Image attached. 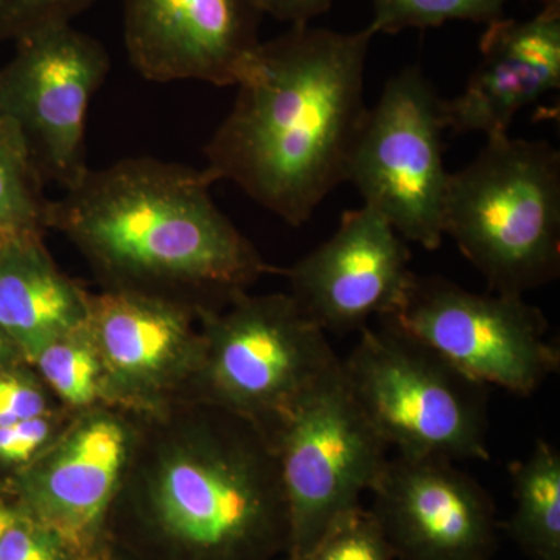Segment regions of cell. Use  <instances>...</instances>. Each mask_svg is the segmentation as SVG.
Wrapping results in <instances>:
<instances>
[{"instance_id": "obj_13", "label": "cell", "mask_w": 560, "mask_h": 560, "mask_svg": "<svg viewBox=\"0 0 560 560\" xmlns=\"http://www.w3.org/2000/svg\"><path fill=\"white\" fill-rule=\"evenodd\" d=\"M407 242L370 206L287 271L291 296L326 334L364 329L399 307L415 272Z\"/></svg>"}, {"instance_id": "obj_5", "label": "cell", "mask_w": 560, "mask_h": 560, "mask_svg": "<svg viewBox=\"0 0 560 560\" xmlns=\"http://www.w3.org/2000/svg\"><path fill=\"white\" fill-rule=\"evenodd\" d=\"M342 372L372 429L397 455L489 458L488 386L405 331L364 327Z\"/></svg>"}, {"instance_id": "obj_10", "label": "cell", "mask_w": 560, "mask_h": 560, "mask_svg": "<svg viewBox=\"0 0 560 560\" xmlns=\"http://www.w3.org/2000/svg\"><path fill=\"white\" fill-rule=\"evenodd\" d=\"M108 70L101 40L72 24L16 40L13 58L0 69V114L21 131L44 180L68 190L90 171L88 109Z\"/></svg>"}, {"instance_id": "obj_9", "label": "cell", "mask_w": 560, "mask_h": 560, "mask_svg": "<svg viewBox=\"0 0 560 560\" xmlns=\"http://www.w3.org/2000/svg\"><path fill=\"white\" fill-rule=\"evenodd\" d=\"M444 130L433 84L419 66L401 69L368 113L346 179L405 242L427 250L444 238Z\"/></svg>"}, {"instance_id": "obj_20", "label": "cell", "mask_w": 560, "mask_h": 560, "mask_svg": "<svg viewBox=\"0 0 560 560\" xmlns=\"http://www.w3.org/2000/svg\"><path fill=\"white\" fill-rule=\"evenodd\" d=\"M32 364L44 385L70 407L88 408L108 399L105 368L88 320L40 349Z\"/></svg>"}, {"instance_id": "obj_2", "label": "cell", "mask_w": 560, "mask_h": 560, "mask_svg": "<svg viewBox=\"0 0 560 560\" xmlns=\"http://www.w3.org/2000/svg\"><path fill=\"white\" fill-rule=\"evenodd\" d=\"M206 168L130 158L88 171L50 201L65 232L116 289L205 290L231 301L270 267L210 197Z\"/></svg>"}, {"instance_id": "obj_32", "label": "cell", "mask_w": 560, "mask_h": 560, "mask_svg": "<svg viewBox=\"0 0 560 560\" xmlns=\"http://www.w3.org/2000/svg\"><path fill=\"white\" fill-rule=\"evenodd\" d=\"M3 241H5V237H2V235H0V243H2Z\"/></svg>"}, {"instance_id": "obj_17", "label": "cell", "mask_w": 560, "mask_h": 560, "mask_svg": "<svg viewBox=\"0 0 560 560\" xmlns=\"http://www.w3.org/2000/svg\"><path fill=\"white\" fill-rule=\"evenodd\" d=\"M90 294L58 270L39 235L0 243V329L27 363L69 331L84 326Z\"/></svg>"}, {"instance_id": "obj_4", "label": "cell", "mask_w": 560, "mask_h": 560, "mask_svg": "<svg viewBox=\"0 0 560 560\" xmlns=\"http://www.w3.org/2000/svg\"><path fill=\"white\" fill-rule=\"evenodd\" d=\"M444 235L493 293L525 296L560 275V154L545 140L488 139L451 173Z\"/></svg>"}, {"instance_id": "obj_14", "label": "cell", "mask_w": 560, "mask_h": 560, "mask_svg": "<svg viewBox=\"0 0 560 560\" xmlns=\"http://www.w3.org/2000/svg\"><path fill=\"white\" fill-rule=\"evenodd\" d=\"M261 16L256 0H124L125 49L145 80L235 86Z\"/></svg>"}, {"instance_id": "obj_15", "label": "cell", "mask_w": 560, "mask_h": 560, "mask_svg": "<svg viewBox=\"0 0 560 560\" xmlns=\"http://www.w3.org/2000/svg\"><path fill=\"white\" fill-rule=\"evenodd\" d=\"M90 329L108 397L145 401L201 370L202 335L191 307L164 294L114 289L90 296Z\"/></svg>"}, {"instance_id": "obj_21", "label": "cell", "mask_w": 560, "mask_h": 560, "mask_svg": "<svg viewBox=\"0 0 560 560\" xmlns=\"http://www.w3.org/2000/svg\"><path fill=\"white\" fill-rule=\"evenodd\" d=\"M511 0H374V35H396L408 28L441 27L451 21L490 25L503 20Z\"/></svg>"}, {"instance_id": "obj_27", "label": "cell", "mask_w": 560, "mask_h": 560, "mask_svg": "<svg viewBox=\"0 0 560 560\" xmlns=\"http://www.w3.org/2000/svg\"><path fill=\"white\" fill-rule=\"evenodd\" d=\"M334 0H256L261 14L293 25H308V22L330 10Z\"/></svg>"}, {"instance_id": "obj_28", "label": "cell", "mask_w": 560, "mask_h": 560, "mask_svg": "<svg viewBox=\"0 0 560 560\" xmlns=\"http://www.w3.org/2000/svg\"><path fill=\"white\" fill-rule=\"evenodd\" d=\"M21 361H25L24 357L18 349V346L11 341L9 335L0 329V371L7 370V368L16 366L21 364Z\"/></svg>"}, {"instance_id": "obj_30", "label": "cell", "mask_w": 560, "mask_h": 560, "mask_svg": "<svg viewBox=\"0 0 560 560\" xmlns=\"http://www.w3.org/2000/svg\"><path fill=\"white\" fill-rule=\"evenodd\" d=\"M106 560H131L128 558H125V556L117 555V552H113V556Z\"/></svg>"}, {"instance_id": "obj_31", "label": "cell", "mask_w": 560, "mask_h": 560, "mask_svg": "<svg viewBox=\"0 0 560 560\" xmlns=\"http://www.w3.org/2000/svg\"><path fill=\"white\" fill-rule=\"evenodd\" d=\"M3 500H7V499H3L2 490H0V503H2Z\"/></svg>"}, {"instance_id": "obj_19", "label": "cell", "mask_w": 560, "mask_h": 560, "mask_svg": "<svg viewBox=\"0 0 560 560\" xmlns=\"http://www.w3.org/2000/svg\"><path fill=\"white\" fill-rule=\"evenodd\" d=\"M44 179L16 125L0 114V235H43L49 228L50 201Z\"/></svg>"}, {"instance_id": "obj_18", "label": "cell", "mask_w": 560, "mask_h": 560, "mask_svg": "<svg viewBox=\"0 0 560 560\" xmlns=\"http://www.w3.org/2000/svg\"><path fill=\"white\" fill-rule=\"evenodd\" d=\"M514 512L508 530L533 560H560V453L537 440L511 467Z\"/></svg>"}, {"instance_id": "obj_22", "label": "cell", "mask_w": 560, "mask_h": 560, "mask_svg": "<svg viewBox=\"0 0 560 560\" xmlns=\"http://www.w3.org/2000/svg\"><path fill=\"white\" fill-rule=\"evenodd\" d=\"M285 560H396L371 511L353 508L341 515L304 555Z\"/></svg>"}, {"instance_id": "obj_8", "label": "cell", "mask_w": 560, "mask_h": 560, "mask_svg": "<svg viewBox=\"0 0 560 560\" xmlns=\"http://www.w3.org/2000/svg\"><path fill=\"white\" fill-rule=\"evenodd\" d=\"M471 381L528 397L559 371L544 313L523 296L474 293L441 276H412L399 307L378 319Z\"/></svg>"}, {"instance_id": "obj_23", "label": "cell", "mask_w": 560, "mask_h": 560, "mask_svg": "<svg viewBox=\"0 0 560 560\" xmlns=\"http://www.w3.org/2000/svg\"><path fill=\"white\" fill-rule=\"evenodd\" d=\"M97 0H0V40H20L55 25L70 24Z\"/></svg>"}, {"instance_id": "obj_7", "label": "cell", "mask_w": 560, "mask_h": 560, "mask_svg": "<svg viewBox=\"0 0 560 560\" xmlns=\"http://www.w3.org/2000/svg\"><path fill=\"white\" fill-rule=\"evenodd\" d=\"M270 441L290 521L287 559L311 550L346 512L360 506L388 463V445L363 415L340 370L282 419Z\"/></svg>"}, {"instance_id": "obj_6", "label": "cell", "mask_w": 560, "mask_h": 560, "mask_svg": "<svg viewBox=\"0 0 560 560\" xmlns=\"http://www.w3.org/2000/svg\"><path fill=\"white\" fill-rule=\"evenodd\" d=\"M201 385L210 405L259 427L268 440L307 394L341 368L327 334L291 294H235L223 312L200 308Z\"/></svg>"}, {"instance_id": "obj_11", "label": "cell", "mask_w": 560, "mask_h": 560, "mask_svg": "<svg viewBox=\"0 0 560 560\" xmlns=\"http://www.w3.org/2000/svg\"><path fill=\"white\" fill-rule=\"evenodd\" d=\"M130 438L109 415L86 416L50 442L11 482V503L50 529L77 560L113 556L109 518Z\"/></svg>"}, {"instance_id": "obj_26", "label": "cell", "mask_w": 560, "mask_h": 560, "mask_svg": "<svg viewBox=\"0 0 560 560\" xmlns=\"http://www.w3.org/2000/svg\"><path fill=\"white\" fill-rule=\"evenodd\" d=\"M51 412L0 427V467L18 474L31 466L55 440Z\"/></svg>"}, {"instance_id": "obj_29", "label": "cell", "mask_w": 560, "mask_h": 560, "mask_svg": "<svg viewBox=\"0 0 560 560\" xmlns=\"http://www.w3.org/2000/svg\"><path fill=\"white\" fill-rule=\"evenodd\" d=\"M14 514H16L14 504L11 503L10 500H3L2 503H0V536H2L3 530H5L7 526L13 521Z\"/></svg>"}, {"instance_id": "obj_3", "label": "cell", "mask_w": 560, "mask_h": 560, "mask_svg": "<svg viewBox=\"0 0 560 560\" xmlns=\"http://www.w3.org/2000/svg\"><path fill=\"white\" fill-rule=\"evenodd\" d=\"M213 407V405H212ZM165 453L109 518L113 552L131 560H285L290 521L267 434L215 407Z\"/></svg>"}, {"instance_id": "obj_25", "label": "cell", "mask_w": 560, "mask_h": 560, "mask_svg": "<svg viewBox=\"0 0 560 560\" xmlns=\"http://www.w3.org/2000/svg\"><path fill=\"white\" fill-rule=\"evenodd\" d=\"M44 415H50V404L43 381L21 364L0 371V427Z\"/></svg>"}, {"instance_id": "obj_16", "label": "cell", "mask_w": 560, "mask_h": 560, "mask_svg": "<svg viewBox=\"0 0 560 560\" xmlns=\"http://www.w3.org/2000/svg\"><path fill=\"white\" fill-rule=\"evenodd\" d=\"M480 51L466 90L441 98L442 124L456 135L503 138L522 109L560 88V7H541L526 21L493 22Z\"/></svg>"}, {"instance_id": "obj_24", "label": "cell", "mask_w": 560, "mask_h": 560, "mask_svg": "<svg viewBox=\"0 0 560 560\" xmlns=\"http://www.w3.org/2000/svg\"><path fill=\"white\" fill-rule=\"evenodd\" d=\"M16 510L0 536V560H77L50 529Z\"/></svg>"}, {"instance_id": "obj_1", "label": "cell", "mask_w": 560, "mask_h": 560, "mask_svg": "<svg viewBox=\"0 0 560 560\" xmlns=\"http://www.w3.org/2000/svg\"><path fill=\"white\" fill-rule=\"evenodd\" d=\"M374 33L293 25L260 43L226 119L206 145L212 179H230L290 226L312 219L348 179L368 113L364 70Z\"/></svg>"}, {"instance_id": "obj_12", "label": "cell", "mask_w": 560, "mask_h": 560, "mask_svg": "<svg viewBox=\"0 0 560 560\" xmlns=\"http://www.w3.org/2000/svg\"><path fill=\"white\" fill-rule=\"evenodd\" d=\"M371 493L396 560H489L495 550L492 500L451 459L396 455Z\"/></svg>"}]
</instances>
